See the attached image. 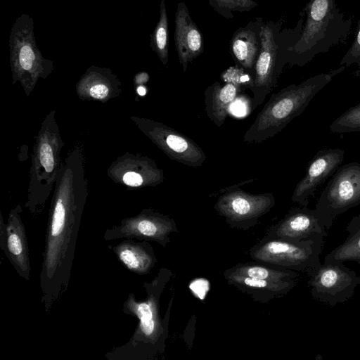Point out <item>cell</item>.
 Here are the masks:
<instances>
[{
	"label": "cell",
	"mask_w": 360,
	"mask_h": 360,
	"mask_svg": "<svg viewBox=\"0 0 360 360\" xmlns=\"http://www.w3.org/2000/svg\"><path fill=\"white\" fill-rule=\"evenodd\" d=\"M174 39L179 61L185 72L188 63L202 51V39L184 3L179 4L176 13Z\"/></svg>",
	"instance_id": "cell-17"
},
{
	"label": "cell",
	"mask_w": 360,
	"mask_h": 360,
	"mask_svg": "<svg viewBox=\"0 0 360 360\" xmlns=\"http://www.w3.org/2000/svg\"><path fill=\"white\" fill-rule=\"evenodd\" d=\"M239 87L231 82H227L224 85L215 82L205 90V112L217 127H220L224 124L229 108L238 96Z\"/></svg>",
	"instance_id": "cell-19"
},
{
	"label": "cell",
	"mask_w": 360,
	"mask_h": 360,
	"mask_svg": "<svg viewBox=\"0 0 360 360\" xmlns=\"http://www.w3.org/2000/svg\"><path fill=\"white\" fill-rule=\"evenodd\" d=\"M39 158L46 172H51L54 167V158L52 148L48 143H43L40 147Z\"/></svg>",
	"instance_id": "cell-26"
},
{
	"label": "cell",
	"mask_w": 360,
	"mask_h": 360,
	"mask_svg": "<svg viewBox=\"0 0 360 360\" xmlns=\"http://www.w3.org/2000/svg\"><path fill=\"white\" fill-rule=\"evenodd\" d=\"M327 231L314 209L300 205L289 210L282 219L266 230V236L300 242L325 238L328 235Z\"/></svg>",
	"instance_id": "cell-13"
},
{
	"label": "cell",
	"mask_w": 360,
	"mask_h": 360,
	"mask_svg": "<svg viewBox=\"0 0 360 360\" xmlns=\"http://www.w3.org/2000/svg\"><path fill=\"white\" fill-rule=\"evenodd\" d=\"M304 11L306 20L301 32L289 48L293 53L292 63L300 66L343 42L352 25L335 0H310Z\"/></svg>",
	"instance_id": "cell-4"
},
{
	"label": "cell",
	"mask_w": 360,
	"mask_h": 360,
	"mask_svg": "<svg viewBox=\"0 0 360 360\" xmlns=\"http://www.w3.org/2000/svg\"><path fill=\"white\" fill-rule=\"evenodd\" d=\"M333 133H360V102L349 108L330 125Z\"/></svg>",
	"instance_id": "cell-24"
},
{
	"label": "cell",
	"mask_w": 360,
	"mask_h": 360,
	"mask_svg": "<svg viewBox=\"0 0 360 360\" xmlns=\"http://www.w3.org/2000/svg\"><path fill=\"white\" fill-rule=\"evenodd\" d=\"M360 204V163L339 167L321 193L314 210L328 230L336 217Z\"/></svg>",
	"instance_id": "cell-6"
},
{
	"label": "cell",
	"mask_w": 360,
	"mask_h": 360,
	"mask_svg": "<svg viewBox=\"0 0 360 360\" xmlns=\"http://www.w3.org/2000/svg\"><path fill=\"white\" fill-rule=\"evenodd\" d=\"M123 181L126 185L137 187L143 184V179L140 174L135 172H129L124 175Z\"/></svg>",
	"instance_id": "cell-28"
},
{
	"label": "cell",
	"mask_w": 360,
	"mask_h": 360,
	"mask_svg": "<svg viewBox=\"0 0 360 360\" xmlns=\"http://www.w3.org/2000/svg\"><path fill=\"white\" fill-rule=\"evenodd\" d=\"M151 46L163 64L168 60V20L165 0H162L160 18L151 37Z\"/></svg>",
	"instance_id": "cell-23"
},
{
	"label": "cell",
	"mask_w": 360,
	"mask_h": 360,
	"mask_svg": "<svg viewBox=\"0 0 360 360\" xmlns=\"http://www.w3.org/2000/svg\"><path fill=\"white\" fill-rule=\"evenodd\" d=\"M19 207L13 210L4 223L0 224V248L18 274L28 281L31 271L29 245Z\"/></svg>",
	"instance_id": "cell-14"
},
{
	"label": "cell",
	"mask_w": 360,
	"mask_h": 360,
	"mask_svg": "<svg viewBox=\"0 0 360 360\" xmlns=\"http://www.w3.org/2000/svg\"><path fill=\"white\" fill-rule=\"evenodd\" d=\"M226 282L254 301L267 303L288 294L295 286L297 281H274L251 278L231 273L227 270L223 273Z\"/></svg>",
	"instance_id": "cell-16"
},
{
	"label": "cell",
	"mask_w": 360,
	"mask_h": 360,
	"mask_svg": "<svg viewBox=\"0 0 360 360\" xmlns=\"http://www.w3.org/2000/svg\"><path fill=\"white\" fill-rule=\"evenodd\" d=\"M360 62V18L357 23L356 35L350 47L340 60V65L345 67Z\"/></svg>",
	"instance_id": "cell-25"
},
{
	"label": "cell",
	"mask_w": 360,
	"mask_h": 360,
	"mask_svg": "<svg viewBox=\"0 0 360 360\" xmlns=\"http://www.w3.org/2000/svg\"><path fill=\"white\" fill-rule=\"evenodd\" d=\"M109 248L123 266L138 275L148 274L157 262L153 248L148 241L125 238Z\"/></svg>",
	"instance_id": "cell-18"
},
{
	"label": "cell",
	"mask_w": 360,
	"mask_h": 360,
	"mask_svg": "<svg viewBox=\"0 0 360 360\" xmlns=\"http://www.w3.org/2000/svg\"><path fill=\"white\" fill-rule=\"evenodd\" d=\"M146 89L143 86H139L138 89H137V93L140 95V96H144L146 94Z\"/></svg>",
	"instance_id": "cell-30"
},
{
	"label": "cell",
	"mask_w": 360,
	"mask_h": 360,
	"mask_svg": "<svg viewBox=\"0 0 360 360\" xmlns=\"http://www.w3.org/2000/svg\"><path fill=\"white\" fill-rule=\"evenodd\" d=\"M345 231L347 232L346 239L326 255L324 264L352 261L360 264V214L352 218Z\"/></svg>",
	"instance_id": "cell-20"
},
{
	"label": "cell",
	"mask_w": 360,
	"mask_h": 360,
	"mask_svg": "<svg viewBox=\"0 0 360 360\" xmlns=\"http://www.w3.org/2000/svg\"><path fill=\"white\" fill-rule=\"evenodd\" d=\"M172 276L170 269L162 268L150 282L143 283L147 295L144 300H137L134 293L128 295L123 303L122 311L126 315L136 316L139 323L125 345L106 354L108 359L150 360L165 352L173 299L169 303L164 318L160 316V301Z\"/></svg>",
	"instance_id": "cell-2"
},
{
	"label": "cell",
	"mask_w": 360,
	"mask_h": 360,
	"mask_svg": "<svg viewBox=\"0 0 360 360\" xmlns=\"http://www.w3.org/2000/svg\"><path fill=\"white\" fill-rule=\"evenodd\" d=\"M217 4L228 9L250 8L255 4L252 0H214Z\"/></svg>",
	"instance_id": "cell-27"
},
{
	"label": "cell",
	"mask_w": 360,
	"mask_h": 360,
	"mask_svg": "<svg viewBox=\"0 0 360 360\" xmlns=\"http://www.w3.org/2000/svg\"><path fill=\"white\" fill-rule=\"evenodd\" d=\"M84 202V198L61 190L50 210L39 273L46 313L68 290Z\"/></svg>",
	"instance_id": "cell-1"
},
{
	"label": "cell",
	"mask_w": 360,
	"mask_h": 360,
	"mask_svg": "<svg viewBox=\"0 0 360 360\" xmlns=\"http://www.w3.org/2000/svg\"><path fill=\"white\" fill-rule=\"evenodd\" d=\"M308 276L313 299L330 306L349 300L360 284V276L343 263H321Z\"/></svg>",
	"instance_id": "cell-9"
},
{
	"label": "cell",
	"mask_w": 360,
	"mask_h": 360,
	"mask_svg": "<svg viewBox=\"0 0 360 360\" xmlns=\"http://www.w3.org/2000/svg\"><path fill=\"white\" fill-rule=\"evenodd\" d=\"M33 18L26 13L18 17L9 37V51L13 72L23 79H34L49 73L52 61L44 58L37 45Z\"/></svg>",
	"instance_id": "cell-8"
},
{
	"label": "cell",
	"mask_w": 360,
	"mask_h": 360,
	"mask_svg": "<svg viewBox=\"0 0 360 360\" xmlns=\"http://www.w3.org/2000/svg\"><path fill=\"white\" fill-rule=\"evenodd\" d=\"M356 76H360V62L357 64V70L355 72Z\"/></svg>",
	"instance_id": "cell-31"
},
{
	"label": "cell",
	"mask_w": 360,
	"mask_h": 360,
	"mask_svg": "<svg viewBox=\"0 0 360 360\" xmlns=\"http://www.w3.org/2000/svg\"><path fill=\"white\" fill-rule=\"evenodd\" d=\"M172 218L148 209L136 217L122 220L119 225L107 229L103 234L106 241L120 238L155 242L166 248L170 242L169 235L178 232Z\"/></svg>",
	"instance_id": "cell-10"
},
{
	"label": "cell",
	"mask_w": 360,
	"mask_h": 360,
	"mask_svg": "<svg viewBox=\"0 0 360 360\" xmlns=\"http://www.w3.org/2000/svg\"><path fill=\"white\" fill-rule=\"evenodd\" d=\"M345 68L340 65L337 69L312 76L298 84H290L273 93L245 132L243 141L261 143L280 133Z\"/></svg>",
	"instance_id": "cell-3"
},
{
	"label": "cell",
	"mask_w": 360,
	"mask_h": 360,
	"mask_svg": "<svg viewBox=\"0 0 360 360\" xmlns=\"http://www.w3.org/2000/svg\"><path fill=\"white\" fill-rule=\"evenodd\" d=\"M323 245L324 238L295 242L265 236L249 253L255 262L309 275L321 264Z\"/></svg>",
	"instance_id": "cell-5"
},
{
	"label": "cell",
	"mask_w": 360,
	"mask_h": 360,
	"mask_svg": "<svg viewBox=\"0 0 360 360\" xmlns=\"http://www.w3.org/2000/svg\"><path fill=\"white\" fill-rule=\"evenodd\" d=\"M248 181L221 190L214 209L231 227L247 231L259 223L260 217L275 205L272 193L253 194L240 188Z\"/></svg>",
	"instance_id": "cell-7"
},
{
	"label": "cell",
	"mask_w": 360,
	"mask_h": 360,
	"mask_svg": "<svg viewBox=\"0 0 360 360\" xmlns=\"http://www.w3.org/2000/svg\"><path fill=\"white\" fill-rule=\"evenodd\" d=\"M231 273L251 278L274 281H297V271L271 266L260 262L239 263L226 269Z\"/></svg>",
	"instance_id": "cell-21"
},
{
	"label": "cell",
	"mask_w": 360,
	"mask_h": 360,
	"mask_svg": "<svg viewBox=\"0 0 360 360\" xmlns=\"http://www.w3.org/2000/svg\"><path fill=\"white\" fill-rule=\"evenodd\" d=\"M260 48L254 66L252 84L250 89L253 94L252 110H255L265 100L276 84L278 74V46L274 32L268 26L260 28Z\"/></svg>",
	"instance_id": "cell-11"
},
{
	"label": "cell",
	"mask_w": 360,
	"mask_h": 360,
	"mask_svg": "<svg viewBox=\"0 0 360 360\" xmlns=\"http://www.w3.org/2000/svg\"><path fill=\"white\" fill-rule=\"evenodd\" d=\"M231 50L235 58L244 68H254L259 54V43L255 34L249 30L238 31L233 37Z\"/></svg>",
	"instance_id": "cell-22"
},
{
	"label": "cell",
	"mask_w": 360,
	"mask_h": 360,
	"mask_svg": "<svg viewBox=\"0 0 360 360\" xmlns=\"http://www.w3.org/2000/svg\"><path fill=\"white\" fill-rule=\"evenodd\" d=\"M89 94L94 98L103 99L108 94V87L104 84L98 83L91 86Z\"/></svg>",
	"instance_id": "cell-29"
},
{
	"label": "cell",
	"mask_w": 360,
	"mask_h": 360,
	"mask_svg": "<svg viewBox=\"0 0 360 360\" xmlns=\"http://www.w3.org/2000/svg\"><path fill=\"white\" fill-rule=\"evenodd\" d=\"M344 158L342 148L319 150L309 164L304 177L295 186L291 198L292 202L307 207L318 188L337 171Z\"/></svg>",
	"instance_id": "cell-12"
},
{
	"label": "cell",
	"mask_w": 360,
	"mask_h": 360,
	"mask_svg": "<svg viewBox=\"0 0 360 360\" xmlns=\"http://www.w3.org/2000/svg\"><path fill=\"white\" fill-rule=\"evenodd\" d=\"M148 131L172 160L188 167H198L207 159L205 152L195 141L168 126L150 122Z\"/></svg>",
	"instance_id": "cell-15"
}]
</instances>
